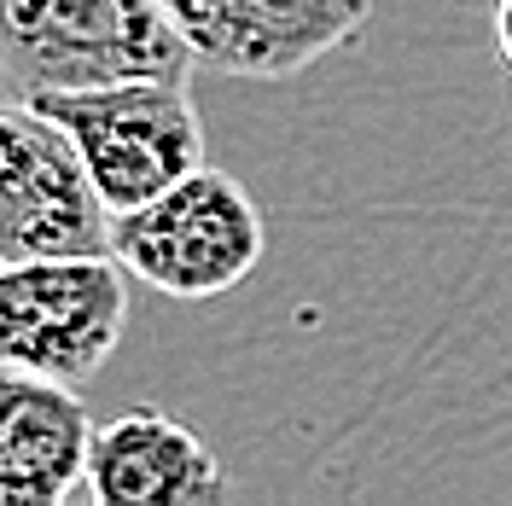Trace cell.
<instances>
[{
    "mask_svg": "<svg viewBox=\"0 0 512 506\" xmlns=\"http://www.w3.org/2000/svg\"><path fill=\"white\" fill-rule=\"evenodd\" d=\"M198 53L163 0H0L6 99L82 94L146 76L187 82Z\"/></svg>",
    "mask_w": 512,
    "mask_h": 506,
    "instance_id": "1",
    "label": "cell"
},
{
    "mask_svg": "<svg viewBox=\"0 0 512 506\" xmlns=\"http://www.w3.org/2000/svg\"><path fill=\"white\" fill-rule=\"evenodd\" d=\"M262 251H268V222L256 198L210 163H198L187 181L111 222V256L140 285L187 303L245 285Z\"/></svg>",
    "mask_w": 512,
    "mask_h": 506,
    "instance_id": "2",
    "label": "cell"
},
{
    "mask_svg": "<svg viewBox=\"0 0 512 506\" xmlns=\"http://www.w3.org/2000/svg\"><path fill=\"white\" fill-rule=\"evenodd\" d=\"M30 105H41L47 117L70 128L111 216L140 210L146 198L169 192L204 163V117L192 105V88L175 76L82 88V94H41Z\"/></svg>",
    "mask_w": 512,
    "mask_h": 506,
    "instance_id": "3",
    "label": "cell"
},
{
    "mask_svg": "<svg viewBox=\"0 0 512 506\" xmlns=\"http://www.w3.org/2000/svg\"><path fill=\"white\" fill-rule=\"evenodd\" d=\"M128 274L111 251L6 262L0 274V361L59 384H88L123 344Z\"/></svg>",
    "mask_w": 512,
    "mask_h": 506,
    "instance_id": "4",
    "label": "cell"
},
{
    "mask_svg": "<svg viewBox=\"0 0 512 506\" xmlns=\"http://www.w3.org/2000/svg\"><path fill=\"white\" fill-rule=\"evenodd\" d=\"M111 204L99 198L70 128L30 99L0 111V262L111 251Z\"/></svg>",
    "mask_w": 512,
    "mask_h": 506,
    "instance_id": "5",
    "label": "cell"
},
{
    "mask_svg": "<svg viewBox=\"0 0 512 506\" xmlns=\"http://www.w3.org/2000/svg\"><path fill=\"white\" fill-rule=\"evenodd\" d=\"M198 64L239 82H286L350 47L373 0H163Z\"/></svg>",
    "mask_w": 512,
    "mask_h": 506,
    "instance_id": "6",
    "label": "cell"
},
{
    "mask_svg": "<svg viewBox=\"0 0 512 506\" xmlns=\"http://www.w3.org/2000/svg\"><path fill=\"white\" fill-rule=\"evenodd\" d=\"M94 419L76 384L24 367L0 373V506H64L88 489Z\"/></svg>",
    "mask_w": 512,
    "mask_h": 506,
    "instance_id": "7",
    "label": "cell"
},
{
    "mask_svg": "<svg viewBox=\"0 0 512 506\" xmlns=\"http://www.w3.org/2000/svg\"><path fill=\"white\" fill-rule=\"evenodd\" d=\"M88 495L99 506H210L227 495V472L175 413L123 408L94 431Z\"/></svg>",
    "mask_w": 512,
    "mask_h": 506,
    "instance_id": "8",
    "label": "cell"
},
{
    "mask_svg": "<svg viewBox=\"0 0 512 506\" xmlns=\"http://www.w3.org/2000/svg\"><path fill=\"white\" fill-rule=\"evenodd\" d=\"M495 47H501V64L512 70V0H495Z\"/></svg>",
    "mask_w": 512,
    "mask_h": 506,
    "instance_id": "9",
    "label": "cell"
}]
</instances>
